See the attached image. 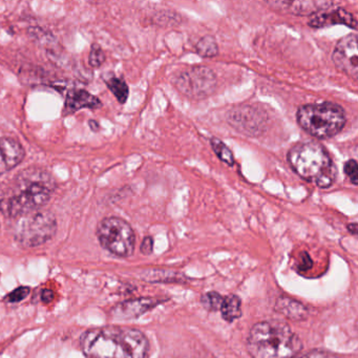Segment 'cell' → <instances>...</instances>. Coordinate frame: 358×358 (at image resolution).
Instances as JSON below:
<instances>
[{"label":"cell","instance_id":"cell-19","mask_svg":"<svg viewBox=\"0 0 358 358\" xmlns=\"http://www.w3.org/2000/svg\"><path fill=\"white\" fill-rule=\"evenodd\" d=\"M194 49H196V54L204 58H213L219 54V45H217V41L210 35L202 37L196 43Z\"/></svg>","mask_w":358,"mask_h":358},{"label":"cell","instance_id":"cell-14","mask_svg":"<svg viewBox=\"0 0 358 358\" xmlns=\"http://www.w3.org/2000/svg\"><path fill=\"white\" fill-rule=\"evenodd\" d=\"M266 5L293 15L307 16L328 10L333 3L330 1H268Z\"/></svg>","mask_w":358,"mask_h":358},{"label":"cell","instance_id":"cell-27","mask_svg":"<svg viewBox=\"0 0 358 358\" xmlns=\"http://www.w3.org/2000/svg\"><path fill=\"white\" fill-rule=\"evenodd\" d=\"M312 262L311 257L308 255L307 252H303L301 255V261L299 262V271H307L310 268L312 267Z\"/></svg>","mask_w":358,"mask_h":358},{"label":"cell","instance_id":"cell-6","mask_svg":"<svg viewBox=\"0 0 358 358\" xmlns=\"http://www.w3.org/2000/svg\"><path fill=\"white\" fill-rule=\"evenodd\" d=\"M100 245L106 250L118 257H129L134 255L136 234L131 226L118 217L101 220L96 229Z\"/></svg>","mask_w":358,"mask_h":358},{"label":"cell","instance_id":"cell-20","mask_svg":"<svg viewBox=\"0 0 358 358\" xmlns=\"http://www.w3.org/2000/svg\"><path fill=\"white\" fill-rule=\"evenodd\" d=\"M210 145L213 148V152H215V154L217 155V158L222 162L225 163L228 166H234V163H236L234 152L222 140H220L219 138H211Z\"/></svg>","mask_w":358,"mask_h":358},{"label":"cell","instance_id":"cell-21","mask_svg":"<svg viewBox=\"0 0 358 358\" xmlns=\"http://www.w3.org/2000/svg\"><path fill=\"white\" fill-rule=\"evenodd\" d=\"M223 299L224 297L220 293L210 291V292L205 293L203 295L201 303L204 306L205 309L208 310V311H220Z\"/></svg>","mask_w":358,"mask_h":358},{"label":"cell","instance_id":"cell-5","mask_svg":"<svg viewBox=\"0 0 358 358\" xmlns=\"http://www.w3.org/2000/svg\"><path fill=\"white\" fill-rule=\"evenodd\" d=\"M297 124L316 139H330L341 133L347 122L345 110L333 102L309 103L296 113Z\"/></svg>","mask_w":358,"mask_h":358},{"label":"cell","instance_id":"cell-17","mask_svg":"<svg viewBox=\"0 0 358 358\" xmlns=\"http://www.w3.org/2000/svg\"><path fill=\"white\" fill-rule=\"evenodd\" d=\"M242 303L241 299L236 294L227 295L224 297L222 303L221 311L222 317L227 322H234L242 316Z\"/></svg>","mask_w":358,"mask_h":358},{"label":"cell","instance_id":"cell-28","mask_svg":"<svg viewBox=\"0 0 358 358\" xmlns=\"http://www.w3.org/2000/svg\"><path fill=\"white\" fill-rule=\"evenodd\" d=\"M54 299V292L52 290H50V289H45V290H43V292H41V301H43L45 303H51L52 301Z\"/></svg>","mask_w":358,"mask_h":358},{"label":"cell","instance_id":"cell-1","mask_svg":"<svg viewBox=\"0 0 358 358\" xmlns=\"http://www.w3.org/2000/svg\"><path fill=\"white\" fill-rule=\"evenodd\" d=\"M79 343L87 358H148L150 348L143 332L120 326L90 329Z\"/></svg>","mask_w":358,"mask_h":358},{"label":"cell","instance_id":"cell-11","mask_svg":"<svg viewBox=\"0 0 358 358\" xmlns=\"http://www.w3.org/2000/svg\"><path fill=\"white\" fill-rule=\"evenodd\" d=\"M343 24L352 30L357 29V20L351 12L338 8L335 10H324L314 14L313 17L310 18L308 26L313 29H322L327 27Z\"/></svg>","mask_w":358,"mask_h":358},{"label":"cell","instance_id":"cell-12","mask_svg":"<svg viewBox=\"0 0 358 358\" xmlns=\"http://www.w3.org/2000/svg\"><path fill=\"white\" fill-rule=\"evenodd\" d=\"M24 146L11 137L0 138V175L15 169L24 161Z\"/></svg>","mask_w":358,"mask_h":358},{"label":"cell","instance_id":"cell-4","mask_svg":"<svg viewBox=\"0 0 358 358\" xmlns=\"http://www.w3.org/2000/svg\"><path fill=\"white\" fill-rule=\"evenodd\" d=\"M287 160L299 178L316 187L328 189L336 181V165L322 144L299 142L289 150Z\"/></svg>","mask_w":358,"mask_h":358},{"label":"cell","instance_id":"cell-22","mask_svg":"<svg viewBox=\"0 0 358 358\" xmlns=\"http://www.w3.org/2000/svg\"><path fill=\"white\" fill-rule=\"evenodd\" d=\"M106 56L102 48L97 43H94L90 52L89 64L92 68L98 69L106 62Z\"/></svg>","mask_w":358,"mask_h":358},{"label":"cell","instance_id":"cell-25","mask_svg":"<svg viewBox=\"0 0 358 358\" xmlns=\"http://www.w3.org/2000/svg\"><path fill=\"white\" fill-rule=\"evenodd\" d=\"M294 358H339L336 354L332 352L324 351V350H311L307 353L296 355Z\"/></svg>","mask_w":358,"mask_h":358},{"label":"cell","instance_id":"cell-8","mask_svg":"<svg viewBox=\"0 0 358 358\" xmlns=\"http://www.w3.org/2000/svg\"><path fill=\"white\" fill-rule=\"evenodd\" d=\"M173 85L185 97L202 100L215 93L217 77L208 66H196L176 75Z\"/></svg>","mask_w":358,"mask_h":358},{"label":"cell","instance_id":"cell-7","mask_svg":"<svg viewBox=\"0 0 358 358\" xmlns=\"http://www.w3.org/2000/svg\"><path fill=\"white\" fill-rule=\"evenodd\" d=\"M57 231V221L51 211L37 210L22 217L16 228L15 238L18 244L34 248L49 242Z\"/></svg>","mask_w":358,"mask_h":358},{"label":"cell","instance_id":"cell-2","mask_svg":"<svg viewBox=\"0 0 358 358\" xmlns=\"http://www.w3.org/2000/svg\"><path fill=\"white\" fill-rule=\"evenodd\" d=\"M11 192L0 200V211L8 217H22L45 206L56 184L43 169H30L16 178Z\"/></svg>","mask_w":358,"mask_h":358},{"label":"cell","instance_id":"cell-23","mask_svg":"<svg viewBox=\"0 0 358 358\" xmlns=\"http://www.w3.org/2000/svg\"><path fill=\"white\" fill-rule=\"evenodd\" d=\"M343 171H345V176H347L350 182H351L354 186L357 185L358 165L356 160H354V159H350V160H348L347 162L345 163V165H343Z\"/></svg>","mask_w":358,"mask_h":358},{"label":"cell","instance_id":"cell-26","mask_svg":"<svg viewBox=\"0 0 358 358\" xmlns=\"http://www.w3.org/2000/svg\"><path fill=\"white\" fill-rule=\"evenodd\" d=\"M140 251L142 255H150L154 251V240L152 236H145L142 241L141 247H140Z\"/></svg>","mask_w":358,"mask_h":358},{"label":"cell","instance_id":"cell-29","mask_svg":"<svg viewBox=\"0 0 358 358\" xmlns=\"http://www.w3.org/2000/svg\"><path fill=\"white\" fill-rule=\"evenodd\" d=\"M348 231L350 234H353V236H356L357 234V224L356 223H350L347 225Z\"/></svg>","mask_w":358,"mask_h":358},{"label":"cell","instance_id":"cell-13","mask_svg":"<svg viewBox=\"0 0 358 358\" xmlns=\"http://www.w3.org/2000/svg\"><path fill=\"white\" fill-rule=\"evenodd\" d=\"M162 303L163 301L152 299V297H142V299L123 301L113 309L112 316L117 320L137 318Z\"/></svg>","mask_w":358,"mask_h":358},{"label":"cell","instance_id":"cell-16","mask_svg":"<svg viewBox=\"0 0 358 358\" xmlns=\"http://www.w3.org/2000/svg\"><path fill=\"white\" fill-rule=\"evenodd\" d=\"M274 310L291 322H303L308 317V310L303 303L292 297L280 295L276 299Z\"/></svg>","mask_w":358,"mask_h":358},{"label":"cell","instance_id":"cell-24","mask_svg":"<svg viewBox=\"0 0 358 358\" xmlns=\"http://www.w3.org/2000/svg\"><path fill=\"white\" fill-rule=\"evenodd\" d=\"M30 293V288L29 287H18L15 290L12 291L8 296L6 297L9 303H20V301H24Z\"/></svg>","mask_w":358,"mask_h":358},{"label":"cell","instance_id":"cell-30","mask_svg":"<svg viewBox=\"0 0 358 358\" xmlns=\"http://www.w3.org/2000/svg\"><path fill=\"white\" fill-rule=\"evenodd\" d=\"M89 125L90 127H91L92 131H95V133H97V131H100V125L99 123L97 122V121L90 120Z\"/></svg>","mask_w":358,"mask_h":358},{"label":"cell","instance_id":"cell-9","mask_svg":"<svg viewBox=\"0 0 358 358\" xmlns=\"http://www.w3.org/2000/svg\"><path fill=\"white\" fill-rule=\"evenodd\" d=\"M227 121L238 133L257 137L265 133L268 115L257 106H242L228 113Z\"/></svg>","mask_w":358,"mask_h":358},{"label":"cell","instance_id":"cell-18","mask_svg":"<svg viewBox=\"0 0 358 358\" xmlns=\"http://www.w3.org/2000/svg\"><path fill=\"white\" fill-rule=\"evenodd\" d=\"M104 83L108 85L113 95L118 100L119 103L124 104L127 102L129 95V89L124 79L121 77L115 76L110 74L108 77L104 76Z\"/></svg>","mask_w":358,"mask_h":358},{"label":"cell","instance_id":"cell-3","mask_svg":"<svg viewBox=\"0 0 358 358\" xmlns=\"http://www.w3.org/2000/svg\"><path fill=\"white\" fill-rule=\"evenodd\" d=\"M246 345L251 358H294L303 349L301 338L280 320L257 322L249 332Z\"/></svg>","mask_w":358,"mask_h":358},{"label":"cell","instance_id":"cell-15","mask_svg":"<svg viewBox=\"0 0 358 358\" xmlns=\"http://www.w3.org/2000/svg\"><path fill=\"white\" fill-rule=\"evenodd\" d=\"M102 103L99 98L92 95L85 90H72L66 94L64 102V116H70L83 108L97 110L101 108Z\"/></svg>","mask_w":358,"mask_h":358},{"label":"cell","instance_id":"cell-10","mask_svg":"<svg viewBox=\"0 0 358 358\" xmlns=\"http://www.w3.org/2000/svg\"><path fill=\"white\" fill-rule=\"evenodd\" d=\"M357 35L350 34L339 39L332 53L335 66L350 78H358Z\"/></svg>","mask_w":358,"mask_h":358}]
</instances>
